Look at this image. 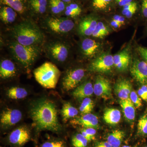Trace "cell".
<instances>
[{
	"label": "cell",
	"mask_w": 147,
	"mask_h": 147,
	"mask_svg": "<svg viewBox=\"0 0 147 147\" xmlns=\"http://www.w3.org/2000/svg\"><path fill=\"white\" fill-rule=\"evenodd\" d=\"M57 108L54 102L47 98H41L33 103L30 108V114L37 130L55 132L61 130Z\"/></svg>",
	"instance_id": "1"
},
{
	"label": "cell",
	"mask_w": 147,
	"mask_h": 147,
	"mask_svg": "<svg viewBox=\"0 0 147 147\" xmlns=\"http://www.w3.org/2000/svg\"><path fill=\"white\" fill-rule=\"evenodd\" d=\"M12 35L15 40L26 46H38L44 36L38 27L30 21L21 22L13 28Z\"/></svg>",
	"instance_id": "2"
},
{
	"label": "cell",
	"mask_w": 147,
	"mask_h": 147,
	"mask_svg": "<svg viewBox=\"0 0 147 147\" xmlns=\"http://www.w3.org/2000/svg\"><path fill=\"white\" fill-rule=\"evenodd\" d=\"M11 52L17 61L28 69L40 55V48L38 46H26L21 45L16 40L9 44Z\"/></svg>",
	"instance_id": "3"
},
{
	"label": "cell",
	"mask_w": 147,
	"mask_h": 147,
	"mask_svg": "<svg viewBox=\"0 0 147 147\" xmlns=\"http://www.w3.org/2000/svg\"><path fill=\"white\" fill-rule=\"evenodd\" d=\"M37 82L46 88H55L61 75V71L54 64L45 62L34 71Z\"/></svg>",
	"instance_id": "4"
},
{
	"label": "cell",
	"mask_w": 147,
	"mask_h": 147,
	"mask_svg": "<svg viewBox=\"0 0 147 147\" xmlns=\"http://www.w3.org/2000/svg\"><path fill=\"white\" fill-rule=\"evenodd\" d=\"M47 55L52 60L59 63L65 62L69 56V48L65 43L60 41H54L46 45Z\"/></svg>",
	"instance_id": "5"
},
{
	"label": "cell",
	"mask_w": 147,
	"mask_h": 147,
	"mask_svg": "<svg viewBox=\"0 0 147 147\" xmlns=\"http://www.w3.org/2000/svg\"><path fill=\"white\" fill-rule=\"evenodd\" d=\"M45 26L48 30L55 34H64L71 31L74 27V22L67 18H48L45 22Z\"/></svg>",
	"instance_id": "6"
},
{
	"label": "cell",
	"mask_w": 147,
	"mask_h": 147,
	"mask_svg": "<svg viewBox=\"0 0 147 147\" xmlns=\"http://www.w3.org/2000/svg\"><path fill=\"white\" fill-rule=\"evenodd\" d=\"M85 73L82 68L71 69L67 71L63 78V88L66 91L76 88L84 79Z\"/></svg>",
	"instance_id": "7"
},
{
	"label": "cell",
	"mask_w": 147,
	"mask_h": 147,
	"mask_svg": "<svg viewBox=\"0 0 147 147\" xmlns=\"http://www.w3.org/2000/svg\"><path fill=\"white\" fill-rule=\"evenodd\" d=\"M114 66L113 56L109 54H103L94 60L90 66V70L100 73H108Z\"/></svg>",
	"instance_id": "8"
},
{
	"label": "cell",
	"mask_w": 147,
	"mask_h": 147,
	"mask_svg": "<svg viewBox=\"0 0 147 147\" xmlns=\"http://www.w3.org/2000/svg\"><path fill=\"white\" fill-rule=\"evenodd\" d=\"M94 93L96 96L103 99H110L112 96V89L109 80L101 76H97L94 85Z\"/></svg>",
	"instance_id": "9"
},
{
	"label": "cell",
	"mask_w": 147,
	"mask_h": 147,
	"mask_svg": "<svg viewBox=\"0 0 147 147\" xmlns=\"http://www.w3.org/2000/svg\"><path fill=\"white\" fill-rule=\"evenodd\" d=\"M130 73L133 79L142 85H147V63L136 59L130 67Z\"/></svg>",
	"instance_id": "10"
},
{
	"label": "cell",
	"mask_w": 147,
	"mask_h": 147,
	"mask_svg": "<svg viewBox=\"0 0 147 147\" xmlns=\"http://www.w3.org/2000/svg\"><path fill=\"white\" fill-rule=\"evenodd\" d=\"M22 118V113L17 109L7 108L1 115L0 123L2 127L7 128L15 125Z\"/></svg>",
	"instance_id": "11"
},
{
	"label": "cell",
	"mask_w": 147,
	"mask_h": 147,
	"mask_svg": "<svg viewBox=\"0 0 147 147\" xmlns=\"http://www.w3.org/2000/svg\"><path fill=\"white\" fill-rule=\"evenodd\" d=\"M30 138V130L25 126H21L13 130L9 137L11 144L16 146H23L28 142Z\"/></svg>",
	"instance_id": "12"
},
{
	"label": "cell",
	"mask_w": 147,
	"mask_h": 147,
	"mask_svg": "<svg viewBox=\"0 0 147 147\" xmlns=\"http://www.w3.org/2000/svg\"><path fill=\"white\" fill-rule=\"evenodd\" d=\"M71 124L79 125L85 128H99V122L98 118L96 116L88 113L80 117H77L71 120Z\"/></svg>",
	"instance_id": "13"
},
{
	"label": "cell",
	"mask_w": 147,
	"mask_h": 147,
	"mask_svg": "<svg viewBox=\"0 0 147 147\" xmlns=\"http://www.w3.org/2000/svg\"><path fill=\"white\" fill-rule=\"evenodd\" d=\"M114 90L119 98L122 100L126 99L129 98L132 91V85L127 79H120L115 84Z\"/></svg>",
	"instance_id": "14"
},
{
	"label": "cell",
	"mask_w": 147,
	"mask_h": 147,
	"mask_svg": "<svg viewBox=\"0 0 147 147\" xmlns=\"http://www.w3.org/2000/svg\"><path fill=\"white\" fill-rule=\"evenodd\" d=\"M100 45L99 42L89 38L83 40L81 45L83 55L87 58L94 57L100 50Z\"/></svg>",
	"instance_id": "15"
},
{
	"label": "cell",
	"mask_w": 147,
	"mask_h": 147,
	"mask_svg": "<svg viewBox=\"0 0 147 147\" xmlns=\"http://www.w3.org/2000/svg\"><path fill=\"white\" fill-rule=\"evenodd\" d=\"M97 24V20L93 16L86 17L79 23L78 27L79 34L85 36H92Z\"/></svg>",
	"instance_id": "16"
},
{
	"label": "cell",
	"mask_w": 147,
	"mask_h": 147,
	"mask_svg": "<svg viewBox=\"0 0 147 147\" xmlns=\"http://www.w3.org/2000/svg\"><path fill=\"white\" fill-rule=\"evenodd\" d=\"M114 66L119 71H126L128 68L130 61L129 52L127 49H125L120 53L113 56Z\"/></svg>",
	"instance_id": "17"
},
{
	"label": "cell",
	"mask_w": 147,
	"mask_h": 147,
	"mask_svg": "<svg viewBox=\"0 0 147 147\" xmlns=\"http://www.w3.org/2000/svg\"><path fill=\"white\" fill-rule=\"evenodd\" d=\"M93 93L92 84L88 81L85 82L76 87L72 93V95L77 99H82L92 96Z\"/></svg>",
	"instance_id": "18"
},
{
	"label": "cell",
	"mask_w": 147,
	"mask_h": 147,
	"mask_svg": "<svg viewBox=\"0 0 147 147\" xmlns=\"http://www.w3.org/2000/svg\"><path fill=\"white\" fill-rule=\"evenodd\" d=\"M16 69L15 64L10 60L4 59L0 64V76L3 79L11 78L16 75Z\"/></svg>",
	"instance_id": "19"
},
{
	"label": "cell",
	"mask_w": 147,
	"mask_h": 147,
	"mask_svg": "<svg viewBox=\"0 0 147 147\" xmlns=\"http://www.w3.org/2000/svg\"><path fill=\"white\" fill-rule=\"evenodd\" d=\"M119 104L122 110L125 119L129 122H132L135 118V108L129 98L119 101Z\"/></svg>",
	"instance_id": "20"
},
{
	"label": "cell",
	"mask_w": 147,
	"mask_h": 147,
	"mask_svg": "<svg viewBox=\"0 0 147 147\" xmlns=\"http://www.w3.org/2000/svg\"><path fill=\"white\" fill-rule=\"evenodd\" d=\"M120 111L115 108H108L103 114V118L106 123L115 125L119 122L121 119Z\"/></svg>",
	"instance_id": "21"
},
{
	"label": "cell",
	"mask_w": 147,
	"mask_h": 147,
	"mask_svg": "<svg viewBox=\"0 0 147 147\" xmlns=\"http://www.w3.org/2000/svg\"><path fill=\"white\" fill-rule=\"evenodd\" d=\"M17 13L13 9L8 6L3 7L0 11L1 20L5 24H10L16 20Z\"/></svg>",
	"instance_id": "22"
},
{
	"label": "cell",
	"mask_w": 147,
	"mask_h": 147,
	"mask_svg": "<svg viewBox=\"0 0 147 147\" xmlns=\"http://www.w3.org/2000/svg\"><path fill=\"white\" fill-rule=\"evenodd\" d=\"M125 135L123 131L117 129L114 130L108 134L107 142L113 147H119Z\"/></svg>",
	"instance_id": "23"
},
{
	"label": "cell",
	"mask_w": 147,
	"mask_h": 147,
	"mask_svg": "<svg viewBox=\"0 0 147 147\" xmlns=\"http://www.w3.org/2000/svg\"><path fill=\"white\" fill-rule=\"evenodd\" d=\"M61 113L63 120L66 122L69 119L76 117L78 115L79 111L75 107L72 106L71 103L66 102L63 104Z\"/></svg>",
	"instance_id": "24"
},
{
	"label": "cell",
	"mask_w": 147,
	"mask_h": 147,
	"mask_svg": "<svg viewBox=\"0 0 147 147\" xmlns=\"http://www.w3.org/2000/svg\"><path fill=\"white\" fill-rule=\"evenodd\" d=\"M7 95L12 99H21L25 98L28 95L26 89L19 87H11L7 92Z\"/></svg>",
	"instance_id": "25"
},
{
	"label": "cell",
	"mask_w": 147,
	"mask_h": 147,
	"mask_svg": "<svg viewBox=\"0 0 147 147\" xmlns=\"http://www.w3.org/2000/svg\"><path fill=\"white\" fill-rule=\"evenodd\" d=\"M1 3L10 7L16 12L23 13L25 11L24 0H1Z\"/></svg>",
	"instance_id": "26"
},
{
	"label": "cell",
	"mask_w": 147,
	"mask_h": 147,
	"mask_svg": "<svg viewBox=\"0 0 147 147\" xmlns=\"http://www.w3.org/2000/svg\"><path fill=\"white\" fill-rule=\"evenodd\" d=\"M110 33V30L102 22H98L97 26L92 36L97 38H103Z\"/></svg>",
	"instance_id": "27"
},
{
	"label": "cell",
	"mask_w": 147,
	"mask_h": 147,
	"mask_svg": "<svg viewBox=\"0 0 147 147\" xmlns=\"http://www.w3.org/2000/svg\"><path fill=\"white\" fill-rule=\"evenodd\" d=\"M30 5L35 13L42 14L46 10L47 0H30Z\"/></svg>",
	"instance_id": "28"
},
{
	"label": "cell",
	"mask_w": 147,
	"mask_h": 147,
	"mask_svg": "<svg viewBox=\"0 0 147 147\" xmlns=\"http://www.w3.org/2000/svg\"><path fill=\"white\" fill-rule=\"evenodd\" d=\"M94 107V101L89 97L86 98L82 101L79 107V110L82 114L85 115L91 113Z\"/></svg>",
	"instance_id": "29"
},
{
	"label": "cell",
	"mask_w": 147,
	"mask_h": 147,
	"mask_svg": "<svg viewBox=\"0 0 147 147\" xmlns=\"http://www.w3.org/2000/svg\"><path fill=\"white\" fill-rule=\"evenodd\" d=\"M66 16L74 18L79 16L82 12V9L76 3H71L66 7L65 8Z\"/></svg>",
	"instance_id": "30"
},
{
	"label": "cell",
	"mask_w": 147,
	"mask_h": 147,
	"mask_svg": "<svg viewBox=\"0 0 147 147\" xmlns=\"http://www.w3.org/2000/svg\"><path fill=\"white\" fill-rule=\"evenodd\" d=\"M138 9L137 3L135 2H131L123 7L122 13L127 18H130L136 13Z\"/></svg>",
	"instance_id": "31"
},
{
	"label": "cell",
	"mask_w": 147,
	"mask_h": 147,
	"mask_svg": "<svg viewBox=\"0 0 147 147\" xmlns=\"http://www.w3.org/2000/svg\"><path fill=\"white\" fill-rule=\"evenodd\" d=\"M51 11L54 14H59L65 9L64 2L62 0H50Z\"/></svg>",
	"instance_id": "32"
},
{
	"label": "cell",
	"mask_w": 147,
	"mask_h": 147,
	"mask_svg": "<svg viewBox=\"0 0 147 147\" xmlns=\"http://www.w3.org/2000/svg\"><path fill=\"white\" fill-rule=\"evenodd\" d=\"M72 144L74 147H87L88 141L82 134H77L72 138Z\"/></svg>",
	"instance_id": "33"
},
{
	"label": "cell",
	"mask_w": 147,
	"mask_h": 147,
	"mask_svg": "<svg viewBox=\"0 0 147 147\" xmlns=\"http://www.w3.org/2000/svg\"><path fill=\"white\" fill-rule=\"evenodd\" d=\"M137 133L139 135H147V115L142 116L139 120L137 126Z\"/></svg>",
	"instance_id": "34"
},
{
	"label": "cell",
	"mask_w": 147,
	"mask_h": 147,
	"mask_svg": "<svg viewBox=\"0 0 147 147\" xmlns=\"http://www.w3.org/2000/svg\"><path fill=\"white\" fill-rule=\"evenodd\" d=\"M113 0H93L92 6L97 10L105 9Z\"/></svg>",
	"instance_id": "35"
},
{
	"label": "cell",
	"mask_w": 147,
	"mask_h": 147,
	"mask_svg": "<svg viewBox=\"0 0 147 147\" xmlns=\"http://www.w3.org/2000/svg\"><path fill=\"white\" fill-rule=\"evenodd\" d=\"M129 98L136 108H140L142 106V98L135 91H131L129 95Z\"/></svg>",
	"instance_id": "36"
},
{
	"label": "cell",
	"mask_w": 147,
	"mask_h": 147,
	"mask_svg": "<svg viewBox=\"0 0 147 147\" xmlns=\"http://www.w3.org/2000/svg\"><path fill=\"white\" fill-rule=\"evenodd\" d=\"M41 147H65V145L62 141H52L43 143Z\"/></svg>",
	"instance_id": "37"
},
{
	"label": "cell",
	"mask_w": 147,
	"mask_h": 147,
	"mask_svg": "<svg viewBox=\"0 0 147 147\" xmlns=\"http://www.w3.org/2000/svg\"><path fill=\"white\" fill-rule=\"evenodd\" d=\"M141 12L142 16L147 18V0H142Z\"/></svg>",
	"instance_id": "38"
},
{
	"label": "cell",
	"mask_w": 147,
	"mask_h": 147,
	"mask_svg": "<svg viewBox=\"0 0 147 147\" xmlns=\"http://www.w3.org/2000/svg\"><path fill=\"white\" fill-rule=\"evenodd\" d=\"M138 50L141 57L147 63V48L140 46L138 47Z\"/></svg>",
	"instance_id": "39"
},
{
	"label": "cell",
	"mask_w": 147,
	"mask_h": 147,
	"mask_svg": "<svg viewBox=\"0 0 147 147\" xmlns=\"http://www.w3.org/2000/svg\"><path fill=\"white\" fill-rule=\"evenodd\" d=\"M84 131L92 138L93 140L95 139V135L96 133V129L93 128H85L83 129Z\"/></svg>",
	"instance_id": "40"
},
{
	"label": "cell",
	"mask_w": 147,
	"mask_h": 147,
	"mask_svg": "<svg viewBox=\"0 0 147 147\" xmlns=\"http://www.w3.org/2000/svg\"><path fill=\"white\" fill-rule=\"evenodd\" d=\"M113 19L118 22L121 26L124 24L125 21V19L123 16L119 15H115L113 17Z\"/></svg>",
	"instance_id": "41"
},
{
	"label": "cell",
	"mask_w": 147,
	"mask_h": 147,
	"mask_svg": "<svg viewBox=\"0 0 147 147\" xmlns=\"http://www.w3.org/2000/svg\"><path fill=\"white\" fill-rule=\"evenodd\" d=\"M117 3L120 6L123 7L132 2V0H115Z\"/></svg>",
	"instance_id": "42"
},
{
	"label": "cell",
	"mask_w": 147,
	"mask_h": 147,
	"mask_svg": "<svg viewBox=\"0 0 147 147\" xmlns=\"http://www.w3.org/2000/svg\"><path fill=\"white\" fill-rule=\"evenodd\" d=\"M137 94L142 99L145 100V101H147L146 96L145 94L144 93V92L141 88H140L137 91Z\"/></svg>",
	"instance_id": "43"
},
{
	"label": "cell",
	"mask_w": 147,
	"mask_h": 147,
	"mask_svg": "<svg viewBox=\"0 0 147 147\" xmlns=\"http://www.w3.org/2000/svg\"><path fill=\"white\" fill-rule=\"evenodd\" d=\"M94 147H113L108 142H101L98 143Z\"/></svg>",
	"instance_id": "44"
},
{
	"label": "cell",
	"mask_w": 147,
	"mask_h": 147,
	"mask_svg": "<svg viewBox=\"0 0 147 147\" xmlns=\"http://www.w3.org/2000/svg\"><path fill=\"white\" fill-rule=\"evenodd\" d=\"M111 25L115 29H118L122 26L119 23L113 19L111 21Z\"/></svg>",
	"instance_id": "45"
},
{
	"label": "cell",
	"mask_w": 147,
	"mask_h": 147,
	"mask_svg": "<svg viewBox=\"0 0 147 147\" xmlns=\"http://www.w3.org/2000/svg\"><path fill=\"white\" fill-rule=\"evenodd\" d=\"M81 134L88 141V142H90L92 140H93V139H92V138L89 135L87 134L86 132L84 131V129H82L81 130Z\"/></svg>",
	"instance_id": "46"
},
{
	"label": "cell",
	"mask_w": 147,
	"mask_h": 147,
	"mask_svg": "<svg viewBox=\"0 0 147 147\" xmlns=\"http://www.w3.org/2000/svg\"><path fill=\"white\" fill-rule=\"evenodd\" d=\"M141 88L142 89L144 93L146 95V96L147 97V85H143L141 87Z\"/></svg>",
	"instance_id": "47"
},
{
	"label": "cell",
	"mask_w": 147,
	"mask_h": 147,
	"mask_svg": "<svg viewBox=\"0 0 147 147\" xmlns=\"http://www.w3.org/2000/svg\"><path fill=\"white\" fill-rule=\"evenodd\" d=\"M62 1L65 3H69L71 2L72 0H62Z\"/></svg>",
	"instance_id": "48"
},
{
	"label": "cell",
	"mask_w": 147,
	"mask_h": 147,
	"mask_svg": "<svg viewBox=\"0 0 147 147\" xmlns=\"http://www.w3.org/2000/svg\"><path fill=\"white\" fill-rule=\"evenodd\" d=\"M122 147H131V146H124Z\"/></svg>",
	"instance_id": "49"
},
{
	"label": "cell",
	"mask_w": 147,
	"mask_h": 147,
	"mask_svg": "<svg viewBox=\"0 0 147 147\" xmlns=\"http://www.w3.org/2000/svg\"><path fill=\"white\" fill-rule=\"evenodd\" d=\"M145 147H147V146H145Z\"/></svg>",
	"instance_id": "50"
},
{
	"label": "cell",
	"mask_w": 147,
	"mask_h": 147,
	"mask_svg": "<svg viewBox=\"0 0 147 147\" xmlns=\"http://www.w3.org/2000/svg\"></svg>",
	"instance_id": "51"
}]
</instances>
